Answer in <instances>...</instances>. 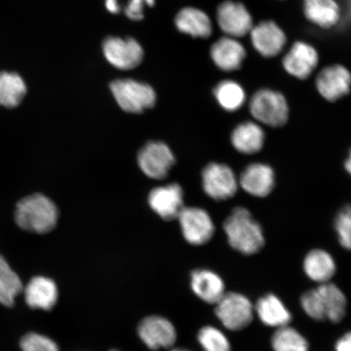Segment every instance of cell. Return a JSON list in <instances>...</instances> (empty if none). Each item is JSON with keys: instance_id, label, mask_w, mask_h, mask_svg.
<instances>
[{"instance_id": "1", "label": "cell", "mask_w": 351, "mask_h": 351, "mask_svg": "<svg viewBox=\"0 0 351 351\" xmlns=\"http://www.w3.org/2000/svg\"><path fill=\"white\" fill-rule=\"evenodd\" d=\"M301 306L311 319L317 322L339 323L343 319L348 308V300L344 293L335 284L327 282L306 291L301 297Z\"/></svg>"}, {"instance_id": "2", "label": "cell", "mask_w": 351, "mask_h": 351, "mask_svg": "<svg viewBox=\"0 0 351 351\" xmlns=\"http://www.w3.org/2000/svg\"><path fill=\"white\" fill-rule=\"evenodd\" d=\"M223 231L230 247L245 256L258 253L265 243L262 227L245 208L232 210L223 223Z\"/></svg>"}, {"instance_id": "3", "label": "cell", "mask_w": 351, "mask_h": 351, "mask_svg": "<svg viewBox=\"0 0 351 351\" xmlns=\"http://www.w3.org/2000/svg\"><path fill=\"white\" fill-rule=\"evenodd\" d=\"M58 217L56 204L41 194L26 197L16 205V222L26 231L46 234L54 229Z\"/></svg>"}, {"instance_id": "4", "label": "cell", "mask_w": 351, "mask_h": 351, "mask_svg": "<svg viewBox=\"0 0 351 351\" xmlns=\"http://www.w3.org/2000/svg\"><path fill=\"white\" fill-rule=\"evenodd\" d=\"M112 93L122 110L130 113H142L155 106L156 94L146 83L133 79H118L110 85Z\"/></svg>"}, {"instance_id": "5", "label": "cell", "mask_w": 351, "mask_h": 351, "mask_svg": "<svg viewBox=\"0 0 351 351\" xmlns=\"http://www.w3.org/2000/svg\"><path fill=\"white\" fill-rule=\"evenodd\" d=\"M250 112L258 123L270 127H280L289 119V105L285 96L270 89L258 90L250 101Z\"/></svg>"}, {"instance_id": "6", "label": "cell", "mask_w": 351, "mask_h": 351, "mask_svg": "<svg viewBox=\"0 0 351 351\" xmlns=\"http://www.w3.org/2000/svg\"><path fill=\"white\" fill-rule=\"evenodd\" d=\"M217 317L230 331L248 327L254 319V308L247 296L237 292H226L216 304Z\"/></svg>"}, {"instance_id": "7", "label": "cell", "mask_w": 351, "mask_h": 351, "mask_svg": "<svg viewBox=\"0 0 351 351\" xmlns=\"http://www.w3.org/2000/svg\"><path fill=\"white\" fill-rule=\"evenodd\" d=\"M204 191L210 199L225 201L236 195L239 180L234 171L223 164L212 163L205 167L202 173Z\"/></svg>"}, {"instance_id": "8", "label": "cell", "mask_w": 351, "mask_h": 351, "mask_svg": "<svg viewBox=\"0 0 351 351\" xmlns=\"http://www.w3.org/2000/svg\"><path fill=\"white\" fill-rule=\"evenodd\" d=\"M184 238L193 245H203L213 238L215 227L207 210L195 207H184L178 218Z\"/></svg>"}, {"instance_id": "9", "label": "cell", "mask_w": 351, "mask_h": 351, "mask_svg": "<svg viewBox=\"0 0 351 351\" xmlns=\"http://www.w3.org/2000/svg\"><path fill=\"white\" fill-rule=\"evenodd\" d=\"M217 22L226 36L240 38L247 36L254 23L253 17L243 3L226 0L217 10Z\"/></svg>"}, {"instance_id": "10", "label": "cell", "mask_w": 351, "mask_h": 351, "mask_svg": "<svg viewBox=\"0 0 351 351\" xmlns=\"http://www.w3.org/2000/svg\"><path fill=\"white\" fill-rule=\"evenodd\" d=\"M138 163L148 178L161 180L168 176L175 164V157L165 143L149 142L138 152Z\"/></svg>"}, {"instance_id": "11", "label": "cell", "mask_w": 351, "mask_h": 351, "mask_svg": "<svg viewBox=\"0 0 351 351\" xmlns=\"http://www.w3.org/2000/svg\"><path fill=\"white\" fill-rule=\"evenodd\" d=\"M103 50L108 62L122 70L138 67L144 56L141 45L131 38L108 37L104 41Z\"/></svg>"}, {"instance_id": "12", "label": "cell", "mask_w": 351, "mask_h": 351, "mask_svg": "<svg viewBox=\"0 0 351 351\" xmlns=\"http://www.w3.org/2000/svg\"><path fill=\"white\" fill-rule=\"evenodd\" d=\"M249 35L254 49L265 58L278 56L287 43V34L274 21H263L254 25Z\"/></svg>"}, {"instance_id": "13", "label": "cell", "mask_w": 351, "mask_h": 351, "mask_svg": "<svg viewBox=\"0 0 351 351\" xmlns=\"http://www.w3.org/2000/svg\"><path fill=\"white\" fill-rule=\"evenodd\" d=\"M138 332L140 339L149 349L172 348L177 341V331L166 318L152 315L140 322Z\"/></svg>"}, {"instance_id": "14", "label": "cell", "mask_w": 351, "mask_h": 351, "mask_svg": "<svg viewBox=\"0 0 351 351\" xmlns=\"http://www.w3.org/2000/svg\"><path fill=\"white\" fill-rule=\"evenodd\" d=\"M319 60L318 51L313 45L298 41L283 57L282 64L289 75L305 80L317 69Z\"/></svg>"}, {"instance_id": "15", "label": "cell", "mask_w": 351, "mask_h": 351, "mask_svg": "<svg viewBox=\"0 0 351 351\" xmlns=\"http://www.w3.org/2000/svg\"><path fill=\"white\" fill-rule=\"evenodd\" d=\"M350 82L349 70L341 64L327 66L315 79V86L319 95L329 102H335L348 95Z\"/></svg>"}, {"instance_id": "16", "label": "cell", "mask_w": 351, "mask_h": 351, "mask_svg": "<svg viewBox=\"0 0 351 351\" xmlns=\"http://www.w3.org/2000/svg\"><path fill=\"white\" fill-rule=\"evenodd\" d=\"M184 194L177 183L153 189L148 197L149 204L165 221L177 219L184 208Z\"/></svg>"}, {"instance_id": "17", "label": "cell", "mask_w": 351, "mask_h": 351, "mask_svg": "<svg viewBox=\"0 0 351 351\" xmlns=\"http://www.w3.org/2000/svg\"><path fill=\"white\" fill-rule=\"evenodd\" d=\"M210 56L217 67L230 73L241 67L247 51L239 38L223 36L213 44Z\"/></svg>"}, {"instance_id": "18", "label": "cell", "mask_w": 351, "mask_h": 351, "mask_svg": "<svg viewBox=\"0 0 351 351\" xmlns=\"http://www.w3.org/2000/svg\"><path fill=\"white\" fill-rule=\"evenodd\" d=\"M239 184L250 195L267 197L275 186L274 171L265 164L250 165L241 173Z\"/></svg>"}, {"instance_id": "19", "label": "cell", "mask_w": 351, "mask_h": 351, "mask_svg": "<svg viewBox=\"0 0 351 351\" xmlns=\"http://www.w3.org/2000/svg\"><path fill=\"white\" fill-rule=\"evenodd\" d=\"M302 10L307 21L323 29L335 28L341 19L337 0H302Z\"/></svg>"}, {"instance_id": "20", "label": "cell", "mask_w": 351, "mask_h": 351, "mask_svg": "<svg viewBox=\"0 0 351 351\" xmlns=\"http://www.w3.org/2000/svg\"><path fill=\"white\" fill-rule=\"evenodd\" d=\"M175 25L180 32L193 38H208L213 32L210 17L195 7H186L180 10L175 17Z\"/></svg>"}, {"instance_id": "21", "label": "cell", "mask_w": 351, "mask_h": 351, "mask_svg": "<svg viewBox=\"0 0 351 351\" xmlns=\"http://www.w3.org/2000/svg\"><path fill=\"white\" fill-rule=\"evenodd\" d=\"M195 295L208 304H216L226 293V285L217 274L209 269H197L191 275Z\"/></svg>"}, {"instance_id": "22", "label": "cell", "mask_w": 351, "mask_h": 351, "mask_svg": "<svg viewBox=\"0 0 351 351\" xmlns=\"http://www.w3.org/2000/svg\"><path fill=\"white\" fill-rule=\"evenodd\" d=\"M254 308V313L266 326L279 328L289 326L291 322V311L274 293L261 297Z\"/></svg>"}, {"instance_id": "23", "label": "cell", "mask_w": 351, "mask_h": 351, "mask_svg": "<svg viewBox=\"0 0 351 351\" xmlns=\"http://www.w3.org/2000/svg\"><path fill=\"white\" fill-rule=\"evenodd\" d=\"M25 298L32 308L51 310L58 300V289L51 279L36 276L26 285Z\"/></svg>"}, {"instance_id": "24", "label": "cell", "mask_w": 351, "mask_h": 351, "mask_svg": "<svg viewBox=\"0 0 351 351\" xmlns=\"http://www.w3.org/2000/svg\"><path fill=\"white\" fill-rule=\"evenodd\" d=\"M307 278L319 285L330 282L337 266L330 254L322 249H314L306 254L302 263Z\"/></svg>"}, {"instance_id": "25", "label": "cell", "mask_w": 351, "mask_h": 351, "mask_svg": "<svg viewBox=\"0 0 351 351\" xmlns=\"http://www.w3.org/2000/svg\"><path fill=\"white\" fill-rule=\"evenodd\" d=\"M265 134L256 122L247 121L236 127L231 134V143L237 151L252 155L262 150Z\"/></svg>"}, {"instance_id": "26", "label": "cell", "mask_w": 351, "mask_h": 351, "mask_svg": "<svg viewBox=\"0 0 351 351\" xmlns=\"http://www.w3.org/2000/svg\"><path fill=\"white\" fill-rule=\"evenodd\" d=\"M27 91L25 83L19 74L0 72V105L12 108L21 103Z\"/></svg>"}, {"instance_id": "27", "label": "cell", "mask_w": 351, "mask_h": 351, "mask_svg": "<svg viewBox=\"0 0 351 351\" xmlns=\"http://www.w3.org/2000/svg\"><path fill=\"white\" fill-rule=\"evenodd\" d=\"M214 95L219 106L227 112L238 111L247 99L243 86L231 80L219 82L215 88Z\"/></svg>"}, {"instance_id": "28", "label": "cell", "mask_w": 351, "mask_h": 351, "mask_svg": "<svg viewBox=\"0 0 351 351\" xmlns=\"http://www.w3.org/2000/svg\"><path fill=\"white\" fill-rule=\"evenodd\" d=\"M22 289L23 285L19 276L0 254V302L4 306H12Z\"/></svg>"}, {"instance_id": "29", "label": "cell", "mask_w": 351, "mask_h": 351, "mask_svg": "<svg viewBox=\"0 0 351 351\" xmlns=\"http://www.w3.org/2000/svg\"><path fill=\"white\" fill-rule=\"evenodd\" d=\"M274 351H309V344L300 332L289 326L276 328L271 339Z\"/></svg>"}, {"instance_id": "30", "label": "cell", "mask_w": 351, "mask_h": 351, "mask_svg": "<svg viewBox=\"0 0 351 351\" xmlns=\"http://www.w3.org/2000/svg\"><path fill=\"white\" fill-rule=\"evenodd\" d=\"M197 341L204 351H231L225 333L213 326H204L197 333Z\"/></svg>"}, {"instance_id": "31", "label": "cell", "mask_w": 351, "mask_h": 351, "mask_svg": "<svg viewBox=\"0 0 351 351\" xmlns=\"http://www.w3.org/2000/svg\"><path fill=\"white\" fill-rule=\"evenodd\" d=\"M22 351H60L53 340L36 332H29L21 341Z\"/></svg>"}, {"instance_id": "32", "label": "cell", "mask_w": 351, "mask_h": 351, "mask_svg": "<svg viewBox=\"0 0 351 351\" xmlns=\"http://www.w3.org/2000/svg\"><path fill=\"white\" fill-rule=\"evenodd\" d=\"M335 230L341 247L350 250L351 245V210L342 209L335 219Z\"/></svg>"}, {"instance_id": "33", "label": "cell", "mask_w": 351, "mask_h": 351, "mask_svg": "<svg viewBox=\"0 0 351 351\" xmlns=\"http://www.w3.org/2000/svg\"><path fill=\"white\" fill-rule=\"evenodd\" d=\"M146 4L145 0H129L125 7V14L133 21H140L144 17L143 10Z\"/></svg>"}, {"instance_id": "34", "label": "cell", "mask_w": 351, "mask_h": 351, "mask_svg": "<svg viewBox=\"0 0 351 351\" xmlns=\"http://www.w3.org/2000/svg\"><path fill=\"white\" fill-rule=\"evenodd\" d=\"M335 351H351L350 332L346 333V335L337 341Z\"/></svg>"}, {"instance_id": "35", "label": "cell", "mask_w": 351, "mask_h": 351, "mask_svg": "<svg viewBox=\"0 0 351 351\" xmlns=\"http://www.w3.org/2000/svg\"><path fill=\"white\" fill-rule=\"evenodd\" d=\"M345 168L346 171L350 173L351 169V160L350 157L349 156L348 159L345 161Z\"/></svg>"}, {"instance_id": "36", "label": "cell", "mask_w": 351, "mask_h": 351, "mask_svg": "<svg viewBox=\"0 0 351 351\" xmlns=\"http://www.w3.org/2000/svg\"><path fill=\"white\" fill-rule=\"evenodd\" d=\"M170 351H191V350H189L183 349V348H176V349H172Z\"/></svg>"}, {"instance_id": "37", "label": "cell", "mask_w": 351, "mask_h": 351, "mask_svg": "<svg viewBox=\"0 0 351 351\" xmlns=\"http://www.w3.org/2000/svg\"><path fill=\"white\" fill-rule=\"evenodd\" d=\"M111 351H118V350H111Z\"/></svg>"}]
</instances>
